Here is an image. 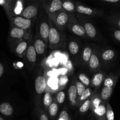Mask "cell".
Segmentation results:
<instances>
[{
    "label": "cell",
    "mask_w": 120,
    "mask_h": 120,
    "mask_svg": "<svg viewBox=\"0 0 120 120\" xmlns=\"http://www.w3.org/2000/svg\"><path fill=\"white\" fill-rule=\"evenodd\" d=\"M30 19L26 18L22 16H16L14 18V23L18 28L22 29H28L31 25Z\"/></svg>",
    "instance_id": "1"
},
{
    "label": "cell",
    "mask_w": 120,
    "mask_h": 120,
    "mask_svg": "<svg viewBox=\"0 0 120 120\" xmlns=\"http://www.w3.org/2000/svg\"><path fill=\"white\" fill-rule=\"evenodd\" d=\"M35 88L36 92L42 94L46 88V81L43 76H39L35 80Z\"/></svg>",
    "instance_id": "2"
},
{
    "label": "cell",
    "mask_w": 120,
    "mask_h": 120,
    "mask_svg": "<svg viewBox=\"0 0 120 120\" xmlns=\"http://www.w3.org/2000/svg\"><path fill=\"white\" fill-rule=\"evenodd\" d=\"M38 13V7L34 5H30L26 7L22 11L23 17L28 19L34 18Z\"/></svg>",
    "instance_id": "3"
},
{
    "label": "cell",
    "mask_w": 120,
    "mask_h": 120,
    "mask_svg": "<svg viewBox=\"0 0 120 120\" xmlns=\"http://www.w3.org/2000/svg\"><path fill=\"white\" fill-rule=\"evenodd\" d=\"M48 38L51 45H56L59 42L60 38L59 34L56 28L52 27L49 29Z\"/></svg>",
    "instance_id": "4"
},
{
    "label": "cell",
    "mask_w": 120,
    "mask_h": 120,
    "mask_svg": "<svg viewBox=\"0 0 120 120\" xmlns=\"http://www.w3.org/2000/svg\"><path fill=\"white\" fill-rule=\"evenodd\" d=\"M14 109L8 102H3L0 105V112L5 116H10L13 114Z\"/></svg>",
    "instance_id": "5"
},
{
    "label": "cell",
    "mask_w": 120,
    "mask_h": 120,
    "mask_svg": "<svg viewBox=\"0 0 120 120\" xmlns=\"http://www.w3.org/2000/svg\"><path fill=\"white\" fill-rule=\"evenodd\" d=\"M69 19L68 14L65 12H62L59 13L56 17V23L59 26H63L67 23Z\"/></svg>",
    "instance_id": "6"
},
{
    "label": "cell",
    "mask_w": 120,
    "mask_h": 120,
    "mask_svg": "<svg viewBox=\"0 0 120 120\" xmlns=\"http://www.w3.org/2000/svg\"><path fill=\"white\" fill-rule=\"evenodd\" d=\"M62 8V0H52L49 7V11L50 12H55Z\"/></svg>",
    "instance_id": "7"
},
{
    "label": "cell",
    "mask_w": 120,
    "mask_h": 120,
    "mask_svg": "<svg viewBox=\"0 0 120 120\" xmlns=\"http://www.w3.org/2000/svg\"><path fill=\"white\" fill-rule=\"evenodd\" d=\"M84 28L86 33H87V34L90 38H94L96 36L97 32H96V28L94 27L93 25L89 22H87L84 25Z\"/></svg>",
    "instance_id": "8"
},
{
    "label": "cell",
    "mask_w": 120,
    "mask_h": 120,
    "mask_svg": "<svg viewBox=\"0 0 120 120\" xmlns=\"http://www.w3.org/2000/svg\"><path fill=\"white\" fill-rule=\"evenodd\" d=\"M116 56V52L111 49H108L104 51L102 54V58L106 62L111 61Z\"/></svg>",
    "instance_id": "9"
},
{
    "label": "cell",
    "mask_w": 120,
    "mask_h": 120,
    "mask_svg": "<svg viewBox=\"0 0 120 120\" xmlns=\"http://www.w3.org/2000/svg\"><path fill=\"white\" fill-rule=\"evenodd\" d=\"M35 51L38 54H42L45 50V44L42 40L37 39L35 42L34 45Z\"/></svg>",
    "instance_id": "10"
},
{
    "label": "cell",
    "mask_w": 120,
    "mask_h": 120,
    "mask_svg": "<svg viewBox=\"0 0 120 120\" xmlns=\"http://www.w3.org/2000/svg\"><path fill=\"white\" fill-rule=\"evenodd\" d=\"M26 57L30 62H34L36 60V52L33 45L29 46L26 53Z\"/></svg>",
    "instance_id": "11"
},
{
    "label": "cell",
    "mask_w": 120,
    "mask_h": 120,
    "mask_svg": "<svg viewBox=\"0 0 120 120\" xmlns=\"http://www.w3.org/2000/svg\"><path fill=\"white\" fill-rule=\"evenodd\" d=\"M113 87H104L101 92V97L104 101H107L110 98L113 91Z\"/></svg>",
    "instance_id": "12"
},
{
    "label": "cell",
    "mask_w": 120,
    "mask_h": 120,
    "mask_svg": "<svg viewBox=\"0 0 120 120\" xmlns=\"http://www.w3.org/2000/svg\"><path fill=\"white\" fill-rule=\"evenodd\" d=\"M49 27L46 22H43L40 25V34L45 40L48 38L49 32Z\"/></svg>",
    "instance_id": "13"
},
{
    "label": "cell",
    "mask_w": 120,
    "mask_h": 120,
    "mask_svg": "<svg viewBox=\"0 0 120 120\" xmlns=\"http://www.w3.org/2000/svg\"><path fill=\"white\" fill-rule=\"evenodd\" d=\"M11 36L15 38H22L24 35V31L18 27H15L10 32Z\"/></svg>",
    "instance_id": "14"
},
{
    "label": "cell",
    "mask_w": 120,
    "mask_h": 120,
    "mask_svg": "<svg viewBox=\"0 0 120 120\" xmlns=\"http://www.w3.org/2000/svg\"><path fill=\"white\" fill-rule=\"evenodd\" d=\"M117 79H118V75H111V76H109L104 81V87H113L114 88L116 82H117Z\"/></svg>",
    "instance_id": "15"
},
{
    "label": "cell",
    "mask_w": 120,
    "mask_h": 120,
    "mask_svg": "<svg viewBox=\"0 0 120 120\" xmlns=\"http://www.w3.org/2000/svg\"><path fill=\"white\" fill-rule=\"evenodd\" d=\"M76 10L80 14H85V15H90L93 14V10L89 7H85L83 5H77L76 7Z\"/></svg>",
    "instance_id": "16"
},
{
    "label": "cell",
    "mask_w": 120,
    "mask_h": 120,
    "mask_svg": "<svg viewBox=\"0 0 120 120\" xmlns=\"http://www.w3.org/2000/svg\"><path fill=\"white\" fill-rule=\"evenodd\" d=\"M77 88H76V85H73L69 88V96L70 101L74 104L76 103V96H77Z\"/></svg>",
    "instance_id": "17"
},
{
    "label": "cell",
    "mask_w": 120,
    "mask_h": 120,
    "mask_svg": "<svg viewBox=\"0 0 120 120\" xmlns=\"http://www.w3.org/2000/svg\"><path fill=\"white\" fill-rule=\"evenodd\" d=\"M94 112L99 117L105 118L106 113V106L104 104H100L97 108L94 109Z\"/></svg>",
    "instance_id": "18"
},
{
    "label": "cell",
    "mask_w": 120,
    "mask_h": 120,
    "mask_svg": "<svg viewBox=\"0 0 120 120\" xmlns=\"http://www.w3.org/2000/svg\"><path fill=\"white\" fill-rule=\"evenodd\" d=\"M99 60L95 54H93L89 60V66L91 69H96L99 66Z\"/></svg>",
    "instance_id": "19"
},
{
    "label": "cell",
    "mask_w": 120,
    "mask_h": 120,
    "mask_svg": "<svg viewBox=\"0 0 120 120\" xmlns=\"http://www.w3.org/2000/svg\"><path fill=\"white\" fill-rule=\"evenodd\" d=\"M71 29H72V31L79 36H83L86 33L84 27L78 24H75L73 25Z\"/></svg>",
    "instance_id": "20"
},
{
    "label": "cell",
    "mask_w": 120,
    "mask_h": 120,
    "mask_svg": "<svg viewBox=\"0 0 120 120\" xmlns=\"http://www.w3.org/2000/svg\"><path fill=\"white\" fill-rule=\"evenodd\" d=\"M105 120H114V113L112 108L110 105V103L108 102L106 107V113H105Z\"/></svg>",
    "instance_id": "21"
},
{
    "label": "cell",
    "mask_w": 120,
    "mask_h": 120,
    "mask_svg": "<svg viewBox=\"0 0 120 120\" xmlns=\"http://www.w3.org/2000/svg\"><path fill=\"white\" fill-rule=\"evenodd\" d=\"M62 8L68 11L71 12L75 10V5L71 1H65L62 2Z\"/></svg>",
    "instance_id": "22"
},
{
    "label": "cell",
    "mask_w": 120,
    "mask_h": 120,
    "mask_svg": "<svg viewBox=\"0 0 120 120\" xmlns=\"http://www.w3.org/2000/svg\"><path fill=\"white\" fill-rule=\"evenodd\" d=\"M58 112V106L55 102H52L51 104L49 107V115L52 117L56 116Z\"/></svg>",
    "instance_id": "23"
},
{
    "label": "cell",
    "mask_w": 120,
    "mask_h": 120,
    "mask_svg": "<svg viewBox=\"0 0 120 120\" xmlns=\"http://www.w3.org/2000/svg\"><path fill=\"white\" fill-rule=\"evenodd\" d=\"M104 79V75L102 73H98L94 75L93 80V84L96 87L100 85Z\"/></svg>",
    "instance_id": "24"
},
{
    "label": "cell",
    "mask_w": 120,
    "mask_h": 120,
    "mask_svg": "<svg viewBox=\"0 0 120 120\" xmlns=\"http://www.w3.org/2000/svg\"><path fill=\"white\" fill-rule=\"evenodd\" d=\"M69 50L70 53L73 55H75L79 51V45L75 41H71L69 43Z\"/></svg>",
    "instance_id": "25"
},
{
    "label": "cell",
    "mask_w": 120,
    "mask_h": 120,
    "mask_svg": "<svg viewBox=\"0 0 120 120\" xmlns=\"http://www.w3.org/2000/svg\"><path fill=\"white\" fill-rule=\"evenodd\" d=\"M27 48V42L26 41H22L17 45L16 48V52L17 54H21Z\"/></svg>",
    "instance_id": "26"
},
{
    "label": "cell",
    "mask_w": 120,
    "mask_h": 120,
    "mask_svg": "<svg viewBox=\"0 0 120 120\" xmlns=\"http://www.w3.org/2000/svg\"><path fill=\"white\" fill-rule=\"evenodd\" d=\"M91 55V49L89 47H86L84 49V52L83 54V59L84 61H89L90 58V56Z\"/></svg>",
    "instance_id": "27"
},
{
    "label": "cell",
    "mask_w": 120,
    "mask_h": 120,
    "mask_svg": "<svg viewBox=\"0 0 120 120\" xmlns=\"http://www.w3.org/2000/svg\"><path fill=\"white\" fill-rule=\"evenodd\" d=\"M52 102V97L49 93L46 92L44 95L43 98V104L46 107H49Z\"/></svg>",
    "instance_id": "28"
},
{
    "label": "cell",
    "mask_w": 120,
    "mask_h": 120,
    "mask_svg": "<svg viewBox=\"0 0 120 120\" xmlns=\"http://www.w3.org/2000/svg\"><path fill=\"white\" fill-rule=\"evenodd\" d=\"M76 88H77V94H78V95L81 96L84 92V91L86 90L85 85H83L81 82H76Z\"/></svg>",
    "instance_id": "29"
},
{
    "label": "cell",
    "mask_w": 120,
    "mask_h": 120,
    "mask_svg": "<svg viewBox=\"0 0 120 120\" xmlns=\"http://www.w3.org/2000/svg\"><path fill=\"white\" fill-rule=\"evenodd\" d=\"M90 106V100H86L83 104L80 107V111L82 113L86 112L88 109H89Z\"/></svg>",
    "instance_id": "30"
},
{
    "label": "cell",
    "mask_w": 120,
    "mask_h": 120,
    "mask_svg": "<svg viewBox=\"0 0 120 120\" xmlns=\"http://www.w3.org/2000/svg\"><path fill=\"white\" fill-rule=\"evenodd\" d=\"M79 79L80 80L81 82L83 84V85H84L85 86H87L89 85L90 83V81H89V79L84 74H81L79 75Z\"/></svg>",
    "instance_id": "31"
},
{
    "label": "cell",
    "mask_w": 120,
    "mask_h": 120,
    "mask_svg": "<svg viewBox=\"0 0 120 120\" xmlns=\"http://www.w3.org/2000/svg\"><path fill=\"white\" fill-rule=\"evenodd\" d=\"M65 93L63 91H60L57 95V101L59 104H62L65 100Z\"/></svg>",
    "instance_id": "32"
},
{
    "label": "cell",
    "mask_w": 120,
    "mask_h": 120,
    "mask_svg": "<svg viewBox=\"0 0 120 120\" xmlns=\"http://www.w3.org/2000/svg\"><path fill=\"white\" fill-rule=\"evenodd\" d=\"M58 120H69V114L66 111H62L60 114Z\"/></svg>",
    "instance_id": "33"
},
{
    "label": "cell",
    "mask_w": 120,
    "mask_h": 120,
    "mask_svg": "<svg viewBox=\"0 0 120 120\" xmlns=\"http://www.w3.org/2000/svg\"><path fill=\"white\" fill-rule=\"evenodd\" d=\"M90 95V90L88 88L86 89V90L84 91V92H83V94H82V96L80 97V100L81 101H83V100H85V99L87 98Z\"/></svg>",
    "instance_id": "34"
},
{
    "label": "cell",
    "mask_w": 120,
    "mask_h": 120,
    "mask_svg": "<svg viewBox=\"0 0 120 120\" xmlns=\"http://www.w3.org/2000/svg\"><path fill=\"white\" fill-rule=\"evenodd\" d=\"M48 84H49V87H51L52 89H56L57 87V82L55 81V80H53V79H49L48 81Z\"/></svg>",
    "instance_id": "35"
},
{
    "label": "cell",
    "mask_w": 120,
    "mask_h": 120,
    "mask_svg": "<svg viewBox=\"0 0 120 120\" xmlns=\"http://www.w3.org/2000/svg\"><path fill=\"white\" fill-rule=\"evenodd\" d=\"M114 36L116 40L120 42V29H117L115 30L114 32Z\"/></svg>",
    "instance_id": "36"
},
{
    "label": "cell",
    "mask_w": 120,
    "mask_h": 120,
    "mask_svg": "<svg viewBox=\"0 0 120 120\" xmlns=\"http://www.w3.org/2000/svg\"><path fill=\"white\" fill-rule=\"evenodd\" d=\"M68 81V78L66 76H62V77L60 78L59 81V84L60 85H64L66 84V83Z\"/></svg>",
    "instance_id": "37"
},
{
    "label": "cell",
    "mask_w": 120,
    "mask_h": 120,
    "mask_svg": "<svg viewBox=\"0 0 120 120\" xmlns=\"http://www.w3.org/2000/svg\"><path fill=\"white\" fill-rule=\"evenodd\" d=\"M93 104H94V109L95 108H97V107L101 104V100H100L99 98H96L94 100Z\"/></svg>",
    "instance_id": "38"
},
{
    "label": "cell",
    "mask_w": 120,
    "mask_h": 120,
    "mask_svg": "<svg viewBox=\"0 0 120 120\" xmlns=\"http://www.w3.org/2000/svg\"><path fill=\"white\" fill-rule=\"evenodd\" d=\"M22 4H21V2H18L17 7H16V9H15V12H16V13H19L21 11V10H22Z\"/></svg>",
    "instance_id": "39"
},
{
    "label": "cell",
    "mask_w": 120,
    "mask_h": 120,
    "mask_svg": "<svg viewBox=\"0 0 120 120\" xmlns=\"http://www.w3.org/2000/svg\"><path fill=\"white\" fill-rule=\"evenodd\" d=\"M40 120H49L48 116L44 113H42L40 115Z\"/></svg>",
    "instance_id": "40"
},
{
    "label": "cell",
    "mask_w": 120,
    "mask_h": 120,
    "mask_svg": "<svg viewBox=\"0 0 120 120\" xmlns=\"http://www.w3.org/2000/svg\"><path fill=\"white\" fill-rule=\"evenodd\" d=\"M114 22H116V25L118 27V28H119L120 29V17L117 18H116L114 20Z\"/></svg>",
    "instance_id": "41"
},
{
    "label": "cell",
    "mask_w": 120,
    "mask_h": 120,
    "mask_svg": "<svg viewBox=\"0 0 120 120\" xmlns=\"http://www.w3.org/2000/svg\"><path fill=\"white\" fill-rule=\"evenodd\" d=\"M4 67L1 63H0V78L4 74Z\"/></svg>",
    "instance_id": "42"
},
{
    "label": "cell",
    "mask_w": 120,
    "mask_h": 120,
    "mask_svg": "<svg viewBox=\"0 0 120 120\" xmlns=\"http://www.w3.org/2000/svg\"><path fill=\"white\" fill-rule=\"evenodd\" d=\"M103 1L108 2H111V3H117V2H120V0H102Z\"/></svg>",
    "instance_id": "43"
},
{
    "label": "cell",
    "mask_w": 120,
    "mask_h": 120,
    "mask_svg": "<svg viewBox=\"0 0 120 120\" xmlns=\"http://www.w3.org/2000/svg\"><path fill=\"white\" fill-rule=\"evenodd\" d=\"M66 71H67V70L66 69H63V68H62V69H60V72L63 74H65V73L66 72Z\"/></svg>",
    "instance_id": "44"
},
{
    "label": "cell",
    "mask_w": 120,
    "mask_h": 120,
    "mask_svg": "<svg viewBox=\"0 0 120 120\" xmlns=\"http://www.w3.org/2000/svg\"><path fill=\"white\" fill-rule=\"evenodd\" d=\"M0 120H4V119L2 118V117H1V116H0Z\"/></svg>",
    "instance_id": "45"
}]
</instances>
